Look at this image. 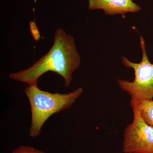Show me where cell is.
<instances>
[{"label": "cell", "instance_id": "277c9868", "mask_svg": "<svg viewBox=\"0 0 153 153\" xmlns=\"http://www.w3.org/2000/svg\"><path fill=\"white\" fill-rule=\"evenodd\" d=\"M130 104L133 111V120L124 132V152L153 153V127L142 117L137 101L131 100Z\"/></svg>", "mask_w": 153, "mask_h": 153}, {"label": "cell", "instance_id": "5b68a950", "mask_svg": "<svg viewBox=\"0 0 153 153\" xmlns=\"http://www.w3.org/2000/svg\"><path fill=\"white\" fill-rule=\"evenodd\" d=\"M90 10H102L109 16L137 13L141 8L132 0H88Z\"/></svg>", "mask_w": 153, "mask_h": 153}, {"label": "cell", "instance_id": "6da1fadb", "mask_svg": "<svg viewBox=\"0 0 153 153\" xmlns=\"http://www.w3.org/2000/svg\"><path fill=\"white\" fill-rule=\"evenodd\" d=\"M81 59L76 49L74 38L63 29L55 32L54 43L48 53L25 70L13 72L10 79L27 83L29 86H38V79L48 71L60 75L68 87L72 81V74L79 68Z\"/></svg>", "mask_w": 153, "mask_h": 153}, {"label": "cell", "instance_id": "7a4b0ae2", "mask_svg": "<svg viewBox=\"0 0 153 153\" xmlns=\"http://www.w3.org/2000/svg\"><path fill=\"white\" fill-rule=\"evenodd\" d=\"M31 107V123L29 135L32 137L40 135L46 122L52 115L69 108L83 92L78 88L68 94L52 93L41 90L38 86H27L25 89Z\"/></svg>", "mask_w": 153, "mask_h": 153}, {"label": "cell", "instance_id": "8992f818", "mask_svg": "<svg viewBox=\"0 0 153 153\" xmlns=\"http://www.w3.org/2000/svg\"><path fill=\"white\" fill-rule=\"evenodd\" d=\"M137 102L142 117L148 124L153 127V100H145Z\"/></svg>", "mask_w": 153, "mask_h": 153}, {"label": "cell", "instance_id": "ba28073f", "mask_svg": "<svg viewBox=\"0 0 153 153\" xmlns=\"http://www.w3.org/2000/svg\"><path fill=\"white\" fill-rule=\"evenodd\" d=\"M29 25H30V31L31 35L34 40L36 41H39L41 37V35L36 23L33 21H31L29 23Z\"/></svg>", "mask_w": 153, "mask_h": 153}, {"label": "cell", "instance_id": "52a82bcc", "mask_svg": "<svg viewBox=\"0 0 153 153\" xmlns=\"http://www.w3.org/2000/svg\"><path fill=\"white\" fill-rule=\"evenodd\" d=\"M12 153H47L37 149L33 147L28 146H23L14 150Z\"/></svg>", "mask_w": 153, "mask_h": 153}, {"label": "cell", "instance_id": "3957f363", "mask_svg": "<svg viewBox=\"0 0 153 153\" xmlns=\"http://www.w3.org/2000/svg\"><path fill=\"white\" fill-rule=\"evenodd\" d=\"M140 47L142 53L141 62L133 63L123 56L122 63L128 68H132L134 78L133 81L117 78L120 87L131 96V100L137 101L153 99V64L151 63L147 54L146 42L140 36Z\"/></svg>", "mask_w": 153, "mask_h": 153}]
</instances>
